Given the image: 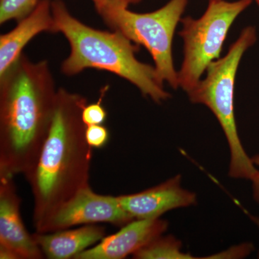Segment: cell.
Masks as SVG:
<instances>
[{"label": "cell", "mask_w": 259, "mask_h": 259, "mask_svg": "<svg viewBox=\"0 0 259 259\" xmlns=\"http://www.w3.org/2000/svg\"><path fill=\"white\" fill-rule=\"evenodd\" d=\"M13 176L0 175V245L14 250L20 259H41L44 255L24 226Z\"/></svg>", "instance_id": "cell-8"}, {"label": "cell", "mask_w": 259, "mask_h": 259, "mask_svg": "<svg viewBox=\"0 0 259 259\" xmlns=\"http://www.w3.org/2000/svg\"><path fill=\"white\" fill-rule=\"evenodd\" d=\"M180 175L138 193L118 196L119 202L135 220L156 219L168 211L196 203L195 194L181 187Z\"/></svg>", "instance_id": "cell-9"}, {"label": "cell", "mask_w": 259, "mask_h": 259, "mask_svg": "<svg viewBox=\"0 0 259 259\" xmlns=\"http://www.w3.org/2000/svg\"><path fill=\"white\" fill-rule=\"evenodd\" d=\"M51 4L56 30L64 34L71 47L69 57L61 65L64 74L73 76L88 68L104 70L127 80L156 103L171 97L156 67L136 59L139 45L120 32L97 30L81 23L62 0Z\"/></svg>", "instance_id": "cell-3"}, {"label": "cell", "mask_w": 259, "mask_h": 259, "mask_svg": "<svg viewBox=\"0 0 259 259\" xmlns=\"http://www.w3.org/2000/svg\"><path fill=\"white\" fill-rule=\"evenodd\" d=\"M256 40L255 27L243 29L226 56L211 63L206 70V77L187 93L191 102L208 107L221 124L231 151L229 176L250 180L257 168L245 153L237 131L235 83L242 57Z\"/></svg>", "instance_id": "cell-4"}, {"label": "cell", "mask_w": 259, "mask_h": 259, "mask_svg": "<svg viewBox=\"0 0 259 259\" xmlns=\"http://www.w3.org/2000/svg\"><path fill=\"white\" fill-rule=\"evenodd\" d=\"M105 233L104 227L92 224L51 233L35 232L32 236L46 258L75 259L81 252L101 241Z\"/></svg>", "instance_id": "cell-12"}, {"label": "cell", "mask_w": 259, "mask_h": 259, "mask_svg": "<svg viewBox=\"0 0 259 259\" xmlns=\"http://www.w3.org/2000/svg\"><path fill=\"white\" fill-rule=\"evenodd\" d=\"M39 0H0V23L20 21L35 9Z\"/></svg>", "instance_id": "cell-14"}, {"label": "cell", "mask_w": 259, "mask_h": 259, "mask_svg": "<svg viewBox=\"0 0 259 259\" xmlns=\"http://www.w3.org/2000/svg\"><path fill=\"white\" fill-rule=\"evenodd\" d=\"M57 92L47 61L24 54L0 76V175L25 176L35 166Z\"/></svg>", "instance_id": "cell-1"}, {"label": "cell", "mask_w": 259, "mask_h": 259, "mask_svg": "<svg viewBox=\"0 0 259 259\" xmlns=\"http://www.w3.org/2000/svg\"><path fill=\"white\" fill-rule=\"evenodd\" d=\"M168 223L160 218L134 220L96 245L81 252L75 259H122L161 236Z\"/></svg>", "instance_id": "cell-10"}, {"label": "cell", "mask_w": 259, "mask_h": 259, "mask_svg": "<svg viewBox=\"0 0 259 259\" xmlns=\"http://www.w3.org/2000/svg\"><path fill=\"white\" fill-rule=\"evenodd\" d=\"M0 258L1 259H20L16 253L8 247L0 245Z\"/></svg>", "instance_id": "cell-19"}, {"label": "cell", "mask_w": 259, "mask_h": 259, "mask_svg": "<svg viewBox=\"0 0 259 259\" xmlns=\"http://www.w3.org/2000/svg\"><path fill=\"white\" fill-rule=\"evenodd\" d=\"M134 220L121 206L118 197L95 193L90 185L56 209L37 232L51 233L100 223L123 226Z\"/></svg>", "instance_id": "cell-7"}, {"label": "cell", "mask_w": 259, "mask_h": 259, "mask_svg": "<svg viewBox=\"0 0 259 259\" xmlns=\"http://www.w3.org/2000/svg\"><path fill=\"white\" fill-rule=\"evenodd\" d=\"M93 1L97 13H100L102 10L109 8V7L119 4L124 5L122 0H93Z\"/></svg>", "instance_id": "cell-18"}, {"label": "cell", "mask_w": 259, "mask_h": 259, "mask_svg": "<svg viewBox=\"0 0 259 259\" xmlns=\"http://www.w3.org/2000/svg\"><path fill=\"white\" fill-rule=\"evenodd\" d=\"M57 32L52 4L50 0H39L31 13L21 20L13 30L0 37V76L18 58L28 42L41 32Z\"/></svg>", "instance_id": "cell-11"}, {"label": "cell", "mask_w": 259, "mask_h": 259, "mask_svg": "<svg viewBox=\"0 0 259 259\" xmlns=\"http://www.w3.org/2000/svg\"><path fill=\"white\" fill-rule=\"evenodd\" d=\"M253 1L255 2V3H256L257 5H258V7L259 8V0H253Z\"/></svg>", "instance_id": "cell-22"}, {"label": "cell", "mask_w": 259, "mask_h": 259, "mask_svg": "<svg viewBox=\"0 0 259 259\" xmlns=\"http://www.w3.org/2000/svg\"><path fill=\"white\" fill-rule=\"evenodd\" d=\"M253 0L209 2L198 19L182 18L179 32L184 42V59L178 71L179 85L188 93L198 83L213 61L220 59L223 44L236 18Z\"/></svg>", "instance_id": "cell-6"}, {"label": "cell", "mask_w": 259, "mask_h": 259, "mask_svg": "<svg viewBox=\"0 0 259 259\" xmlns=\"http://www.w3.org/2000/svg\"><path fill=\"white\" fill-rule=\"evenodd\" d=\"M136 259H193L182 251V243L172 236H160L133 254Z\"/></svg>", "instance_id": "cell-13"}, {"label": "cell", "mask_w": 259, "mask_h": 259, "mask_svg": "<svg viewBox=\"0 0 259 259\" xmlns=\"http://www.w3.org/2000/svg\"><path fill=\"white\" fill-rule=\"evenodd\" d=\"M108 90V87L102 88L100 100L96 103L87 105L83 109L81 117L87 126L102 125L107 118V112L102 106V101L104 95Z\"/></svg>", "instance_id": "cell-15"}, {"label": "cell", "mask_w": 259, "mask_h": 259, "mask_svg": "<svg viewBox=\"0 0 259 259\" xmlns=\"http://www.w3.org/2000/svg\"><path fill=\"white\" fill-rule=\"evenodd\" d=\"M251 160L253 164L258 167V169L257 168L256 173L250 180L253 183V197L259 204V155L253 156V158H251Z\"/></svg>", "instance_id": "cell-17"}, {"label": "cell", "mask_w": 259, "mask_h": 259, "mask_svg": "<svg viewBox=\"0 0 259 259\" xmlns=\"http://www.w3.org/2000/svg\"><path fill=\"white\" fill-rule=\"evenodd\" d=\"M87 142L91 148H101L108 142V130L102 125H89L86 129Z\"/></svg>", "instance_id": "cell-16"}, {"label": "cell", "mask_w": 259, "mask_h": 259, "mask_svg": "<svg viewBox=\"0 0 259 259\" xmlns=\"http://www.w3.org/2000/svg\"><path fill=\"white\" fill-rule=\"evenodd\" d=\"M189 0H169L156 11L137 13L119 4L98 13L110 28L146 48L152 56L160 77L174 90L180 88L174 65L172 44L178 23Z\"/></svg>", "instance_id": "cell-5"}, {"label": "cell", "mask_w": 259, "mask_h": 259, "mask_svg": "<svg viewBox=\"0 0 259 259\" xmlns=\"http://www.w3.org/2000/svg\"><path fill=\"white\" fill-rule=\"evenodd\" d=\"M88 100L58 90L52 122L36 164L25 175L33 197L32 221L40 231L56 209L90 186L92 148L81 113Z\"/></svg>", "instance_id": "cell-2"}, {"label": "cell", "mask_w": 259, "mask_h": 259, "mask_svg": "<svg viewBox=\"0 0 259 259\" xmlns=\"http://www.w3.org/2000/svg\"><path fill=\"white\" fill-rule=\"evenodd\" d=\"M123 1L124 5L125 6L128 7L130 5L132 4H137V3H140V2L142 1V0H122ZM218 1V0H209V2H215Z\"/></svg>", "instance_id": "cell-20"}, {"label": "cell", "mask_w": 259, "mask_h": 259, "mask_svg": "<svg viewBox=\"0 0 259 259\" xmlns=\"http://www.w3.org/2000/svg\"><path fill=\"white\" fill-rule=\"evenodd\" d=\"M255 223L258 224V226H259V219L258 218H256V219L255 220Z\"/></svg>", "instance_id": "cell-21"}]
</instances>
